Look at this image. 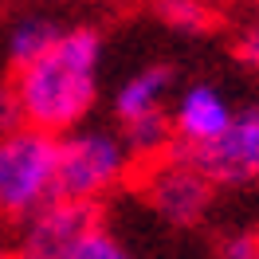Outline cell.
<instances>
[{"mask_svg": "<svg viewBox=\"0 0 259 259\" xmlns=\"http://www.w3.org/2000/svg\"><path fill=\"white\" fill-rule=\"evenodd\" d=\"M236 59L247 71H259V20L240 28V35H236Z\"/></svg>", "mask_w": 259, "mask_h": 259, "instance_id": "4fadbf2b", "label": "cell"}, {"mask_svg": "<svg viewBox=\"0 0 259 259\" xmlns=\"http://www.w3.org/2000/svg\"><path fill=\"white\" fill-rule=\"evenodd\" d=\"M138 193L149 204V212L173 228L200 224L212 208L216 185L185 149H169L161 157H149L138 165Z\"/></svg>", "mask_w": 259, "mask_h": 259, "instance_id": "5b68a950", "label": "cell"}, {"mask_svg": "<svg viewBox=\"0 0 259 259\" xmlns=\"http://www.w3.org/2000/svg\"><path fill=\"white\" fill-rule=\"evenodd\" d=\"M216 189H243L259 181V106L236 110L220 138H212L200 149H185Z\"/></svg>", "mask_w": 259, "mask_h": 259, "instance_id": "52a82bcc", "label": "cell"}, {"mask_svg": "<svg viewBox=\"0 0 259 259\" xmlns=\"http://www.w3.org/2000/svg\"><path fill=\"white\" fill-rule=\"evenodd\" d=\"M153 8L181 35H204L216 28V12L208 0H153Z\"/></svg>", "mask_w": 259, "mask_h": 259, "instance_id": "30bf717a", "label": "cell"}, {"mask_svg": "<svg viewBox=\"0 0 259 259\" xmlns=\"http://www.w3.org/2000/svg\"><path fill=\"white\" fill-rule=\"evenodd\" d=\"M95 224H102L98 204L71 200V196H51L48 204H39L32 216H24L16 224V259H63L71 243L87 236Z\"/></svg>", "mask_w": 259, "mask_h": 259, "instance_id": "8992f818", "label": "cell"}, {"mask_svg": "<svg viewBox=\"0 0 259 259\" xmlns=\"http://www.w3.org/2000/svg\"><path fill=\"white\" fill-rule=\"evenodd\" d=\"M220 259H259V232L255 228H240V232L224 236Z\"/></svg>", "mask_w": 259, "mask_h": 259, "instance_id": "7c38bea8", "label": "cell"}, {"mask_svg": "<svg viewBox=\"0 0 259 259\" xmlns=\"http://www.w3.org/2000/svg\"><path fill=\"white\" fill-rule=\"evenodd\" d=\"M138 153L130 149L122 130H95L75 126L59 134V177H55V196L102 204L106 196L126 189L138 177Z\"/></svg>", "mask_w": 259, "mask_h": 259, "instance_id": "7a4b0ae2", "label": "cell"}, {"mask_svg": "<svg viewBox=\"0 0 259 259\" xmlns=\"http://www.w3.org/2000/svg\"><path fill=\"white\" fill-rule=\"evenodd\" d=\"M255 4H259V0H255Z\"/></svg>", "mask_w": 259, "mask_h": 259, "instance_id": "e0dca14e", "label": "cell"}, {"mask_svg": "<svg viewBox=\"0 0 259 259\" xmlns=\"http://www.w3.org/2000/svg\"><path fill=\"white\" fill-rule=\"evenodd\" d=\"M126 4H130V0H126Z\"/></svg>", "mask_w": 259, "mask_h": 259, "instance_id": "2e32d148", "label": "cell"}, {"mask_svg": "<svg viewBox=\"0 0 259 259\" xmlns=\"http://www.w3.org/2000/svg\"><path fill=\"white\" fill-rule=\"evenodd\" d=\"M102 32L87 24H67L55 44L12 67V91L20 118L48 134L82 126L98 106L102 91Z\"/></svg>", "mask_w": 259, "mask_h": 259, "instance_id": "6da1fadb", "label": "cell"}, {"mask_svg": "<svg viewBox=\"0 0 259 259\" xmlns=\"http://www.w3.org/2000/svg\"><path fill=\"white\" fill-rule=\"evenodd\" d=\"M236 118V106L224 87L216 82H189L173 95L169 122H173V146L177 149H200L212 138H220L228 122Z\"/></svg>", "mask_w": 259, "mask_h": 259, "instance_id": "ba28073f", "label": "cell"}, {"mask_svg": "<svg viewBox=\"0 0 259 259\" xmlns=\"http://www.w3.org/2000/svg\"><path fill=\"white\" fill-rule=\"evenodd\" d=\"M63 28H67L63 20L48 16V12L20 16L16 24L8 28V59H12V67L24 63V59H32V55H39L48 44H55V35L63 32Z\"/></svg>", "mask_w": 259, "mask_h": 259, "instance_id": "9c48e42d", "label": "cell"}, {"mask_svg": "<svg viewBox=\"0 0 259 259\" xmlns=\"http://www.w3.org/2000/svg\"><path fill=\"white\" fill-rule=\"evenodd\" d=\"M0 259H16V251H12V243L0 240Z\"/></svg>", "mask_w": 259, "mask_h": 259, "instance_id": "9a60e30c", "label": "cell"}, {"mask_svg": "<svg viewBox=\"0 0 259 259\" xmlns=\"http://www.w3.org/2000/svg\"><path fill=\"white\" fill-rule=\"evenodd\" d=\"M63 259H138V255H134L114 232H106L102 224H95L87 236H79V240L71 243V251H67Z\"/></svg>", "mask_w": 259, "mask_h": 259, "instance_id": "8fae6325", "label": "cell"}, {"mask_svg": "<svg viewBox=\"0 0 259 259\" xmlns=\"http://www.w3.org/2000/svg\"><path fill=\"white\" fill-rule=\"evenodd\" d=\"M20 102H16V91L12 82H0V134H8L12 126H20Z\"/></svg>", "mask_w": 259, "mask_h": 259, "instance_id": "5bb4252c", "label": "cell"}, {"mask_svg": "<svg viewBox=\"0 0 259 259\" xmlns=\"http://www.w3.org/2000/svg\"><path fill=\"white\" fill-rule=\"evenodd\" d=\"M173 95H177V75L165 63L138 67L114 87L110 95L114 126L122 130V138L138 153V161L161 157L173 149V122H169Z\"/></svg>", "mask_w": 259, "mask_h": 259, "instance_id": "277c9868", "label": "cell"}, {"mask_svg": "<svg viewBox=\"0 0 259 259\" xmlns=\"http://www.w3.org/2000/svg\"><path fill=\"white\" fill-rule=\"evenodd\" d=\"M59 138L28 122L0 134V220L20 224L55 196Z\"/></svg>", "mask_w": 259, "mask_h": 259, "instance_id": "3957f363", "label": "cell"}]
</instances>
